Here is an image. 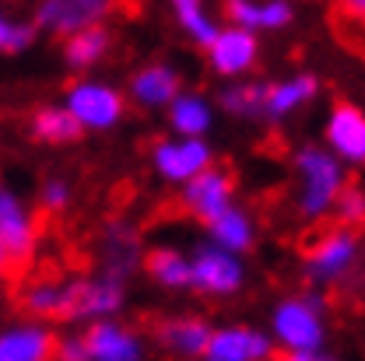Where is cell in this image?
Masks as SVG:
<instances>
[{
	"mask_svg": "<svg viewBox=\"0 0 365 361\" xmlns=\"http://www.w3.org/2000/svg\"><path fill=\"white\" fill-rule=\"evenodd\" d=\"M7 271H11V256H7V246L0 242V277H4Z\"/></svg>",
	"mask_w": 365,
	"mask_h": 361,
	"instance_id": "e575fe53",
	"label": "cell"
},
{
	"mask_svg": "<svg viewBox=\"0 0 365 361\" xmlns=\"http://www.w3.org/2000/svg\"><path fill=\"white\" fill-rule=\"evenodd\" d=\"M232 200H235V179L225 169L207 165L204 172H197L193 179L182 182V207H186V214H193L204 225L215 214H222Z\"/></svg>",
	"mask_w": 365,
	"mask_h": 361,
	"instance_id": "9c48e42d",
	"label": "cell"
},
{
	"mask_svg": "<svg viewBox=\"0 0 365 361\" xmlns=\"http://www.w3.org/2000/svg\"><path fill=\"white\" fill-rule=\"evenodd\" d=\"M53 361H88L85 337H56V351H53Z\"/></svg>",
	"mask_w": 365,
	"mask_h": 361,
	"instance_id": "1f68e13d",
	"label": "cell"
},
{
	"mask_svg": "<svg viewBox=\"0 0 365 361\" xmlns=\"http://www.w3.org/2000/svg\"><path fill=\"white\" fill-rule=\"evenodd\" d=\"M207 49V60H211V70L218 78H242L257 67L260 60V43H257V32L250 28H239V25H218L215 39L204 46Z\"/></svg>",
	"mask_w": 365,
	"mask_h": 361,
	"instance_id": "52a82bcc",
	"label": "cell"
},
{
	"mask_svg": "<svg viewBox=\"0 0 365 361\" xmlns=\"http://www.w3.org/2000/svg\"><path fill=\"white\" fill-rule=\"evenodd\" d=\"M140 267L155 284H162L169 291H190V256H182L180 249H173V246L148 249L140 256Z\"/></svg>",
	"mask_w": 365,
	"mask_h": 361,
	"instance_id": "d4e9b609",
	"label": "cell"
},
{
	"mask_svg": "<svg viewBox=\"0 0 365 361\" xmlns=\"http://www.w3.org/2000/svg\"><path fill=\"white\" fill-rule=\"evenodd\" d=\"M295 172H299V200L295 211L306 221H323L334 211L337 193L348 186L344 162L319 144H306L295 151Z\"/></svg>",
	"mask_w": 365,
	"mask_h": 361,
	"instance_id": "6da1fadb",
	"label": "cell"
},
{
	"mask_svg": "<svg viewBox=\"0 0 365 361\" xmlns=\"http://www.w3.org/2000/svg\"><path fill=\"white\" fill-rule=\"evenodd\" d=\"M330 214L337 218V225L362 228L365 225V189H359V186H344V189L337 193Z\"/></svg>",
	"mask_w": 365,
	"mask_h": 361,
	"instance_id": "f1b7e54d",
	"label": "cell"
},
{
	"mask_svg": "<svg viewBox=\"0 0 365 361\" xmlns=\"http://www.w3.org/2000/svg\"><path fill=\"white\" fill-rule=\"evenodd\" d=\"M0 351L7 361H53L56 351V333L39 323L29 326H11L0 333Z\"/></svg>",
	"mask_w": 365,
	"mask_h": 361,
	"instance_id": "ffe728a7",
	"label": "cell"
},
{
	"mask_svg": "<svg viewBox=\"0 0 365 361\" xmlns=\"http://www.w3.org/2000/svg\"><path fill=\"white\" fill-rule=\"evenodd\" d=\"M355 267H359V235L355 228L344 225L317 235L302 260V271L313 284H341L351 277Z\"/></svg>",
	"mask_w": 365,
	"mask_h": 361,
	"instance_id": "3957f363",
	"label": "cell"
},
{
	"mask_svg": "<svg viewBox=\"0 0 365 361\" xmlns=\"http://www.w3.org/2000/svg\"><path fill=\"white\" fill-rule=\"evenodd\" d=\"M0 242L7 246L11 263H25L36 253V221L7 186H0Z\"/></svg>",
	"mask_w": 365,
	"mask_h": 361,
	"instance_id": "9a60e30c",
	"label": "cell"
},
{
	"mask_svg": "<svg viewBox=\"0 0 365 361\" xmlns=\"http://www.w3.org/2000/svg\"><path fill=\"white\" fill-rule=\"evenodd\" d=\"M341 11H344L351 21L365 25V0H341Z\"/></svg>",
	"mask_w": 365,
	"mask_h": 361,
	"instance_id": "836d02e7",
	"label": "cell"
},
{
	"mask_svg": "<svg viewBox=\"0 0 365 361\" xmlns=\"http://www.w3.org/2000/svg\"><path fill=\"white\" fill-rule=\"evenodd\" d=\"M88 361H144V344L130 326H120L113 319H91V326L81 333Z\"/></svg>",
	"mask_w": 365,
	"mask_h": 361,
	"instance_id": "5bb4252c",
	"label": "cell"
},
{
	"mask_svg": "<svg viewBox=\"0 0 365 361\" xmlns=\"http://www.w3.org/2000/svg\"><path fill=\"white\" fill-rule=\"evenodd\" d=\"M151 165L165 182H186L207 165H215V151L204 137H169L158 140L151 151Z\"/></svg>",
	"mask_w": 365,
	"mask_h": 361,
	"instance_id": "8992f818",
	"label": "cell"
},
{
	"mask_svg": "<svg viewBox=\"0 0 365 361\" xmlns=\"http://www.w3.org/2000/svg\"><path fill=\"white\" fill-rule=\"evenodd\" d=\"M327 147L344 165H365V113L351 102H337L327 116Z\"/></svg>",
	"mask_w": 365,
	"mask_h": 361,
	"instance_id": "7c38bea8",
	"label": "cell"
},
{
	"mask_svg": "<svg viewBox=\"0 0 365 361\" xmlns=\"http://www.w3.org/2000/svg\"><path fill=\"white\" fill-rule=\"evenodd\" d=\"M207 235H211V242L215 246H222L228 253H246V249H253V242H257V225H253V218L242 211V207H235V204H228L222 214H215L211 221H207Z\"/></svg>",
	"mask_w": 365,
	"mask_h": 361,
	"instance_id": "603a6c76",
	"label": "cell"
},
{
	"mask_svg": "<svg viewBox=\"0 0 365 361\" xmlns=\"http://www.w3.org/2000/svg\"><path fill=\"white\" fill-rule=\"evenodd\" d=\"M319 95V78L317 74H292L284 81L267 85V102H264V116L281 123L288 116H295L299 109H306Z\"/></svg>",
	"mask_w": 365,
	"mask_h": 361,
	"instance_id": "d6986e66",
	"label": "cell"
},
{
	"mask_svg": "<svg viewBox=\"0 0 365 361\" xmlns=\"http://www.w3.org/2000/svg\"><path fill=\"white\" fill-rule=\"evenodd\" d=\"M271 361H334V358L323 355V347H317V351H281V355H271Z\"/></svg>",
	"mask_w": 365,
	"mask_h": 361,
	"instance_id": "d6a6232c",
	"label": "cell"
},
{
	"mask_svg": "<svg viewBox=\"0 0 365 361\" xmlns=\"http://www.w3.org/2000/svg\"><path fill=\"white\" fill-rule=\"evenodd\" d=\"M274 340L253 326H222L211 330V340L200 361H271Z\"/></svg>",
	"mask_w": 365,
	"mask_h": 361,
	"instance_id": "8fae6325",
	"label": "cell"
},
{
	"mask_svg": "<svg viewBox=\"0 0 365 361\" xmlns=\"http://www.w3.org/2000/svg\"><path fill=\"white\" fill-rule=\"evenodd\" d=\"M246 281V267L239 253H228L215 242H204L193 249L190 256V288L211 298H228L242 288Z\"/></svg>",
	"mask_w": 365,
	"mask_h": 361,
	"instance_id": "277c9868",
	"label": "cell"
},
{
	"mask_svg": "<svg viewBox=\"0 0 365 361\" xmlns=\"http://www.w3.org/2000/svg\"><path fill=\"white\" fill-rule=\"evenodd\" d=\"M29 134L46 147H67L85 137V127L71 116L67 105H39L29 120Z\"/></svg>",
	"mask_w": 365,
	"mask_h": 361,
	"instance_id": "44dd1931",
	"label": "cell"
},
{
	"mask_svg": "<svg viewBox=\"0 0 365 361\" xmlns=\"http://www.w3.org/2000/svg\"><path fill=\"white\" fill-rule=\"evenodd\" d=\"M127 302V284L116 277H78L71 281V319H106L116 316Z\"/></svg>",
	"mask_w": 365,
	"mask_h": 361,
	"instance_id": "30bf717a",
	"label": "cell"
},
{
	"mask_svg": "<svg viewBox=\"0 0 365 361\" xmlns=\"http://www.w3.org/2000/svg\"><path fill=\"white\" fill-rule=\"evenodd\" d=\"M21 309L36 319H71V281L53 284V281H39L29 284L21 295Z\"/></svg>",
	"mask_w": 365,
	"mask_h": 361,
	"instance_id": "484cf974",
	"label": "cell"
},
{
	"mask_svg": "<svg viewBox=\"0 0 365 361\" xmlns=\"http://www.w3.org/2000/svg\"><path fill=\"white\" fill-rule=\"evenodd\" d=\"M264 102H267V85L264 81L232 78V85L222 88V95H218V105L225 109L228 116H239V120H260L264 116Z\"/></svg>",
	"mask_w": 365,
	"mask_h": 361,
	"instance_id": "4316f807",
	"label": "cell"
},
{
	"mask_svg": "<svg viewBox=\"0 0 365 361\" xmlns=\"http://www.w3.org/2000/svg\"><path fill=\"white\" fill-rule=\"evenodd\" d=\"M109 11H113V0H39L32 25L49 36H71L78 28L102 25Z\"/></svg>",
	"mask_w": 365,
	"mask_h": 361,
	"instance_id": "ba28073f",
	"label": "cell"
},
{
	"mask_svg": "<svg viewBox=\"0 0 365 361\" xmlns=\"http://www.w3.org/2000/svg\"><path fill=\"white\" fill-rule=\"evenodd\" d=\"M36 25L32 21H18V18H4L0 14V53H25L36 39Z\"/></svg>",
	"mask_w": 365,
	"mask_h": 361,
	"instance_id": "f546056e",
	"label": "cell"
},
{
	"mask_svg": "<svg viewBox=\"0 0 365 361\" xmlns=\"http://www.w3.org/2000/svg\"><path fill=\"white\" fill-rule=\"evenodd\" d=\"M271 333L284 351H317L327 340L323 302L313 295L281 298L271 313Z\"/></svg>",
	"mask_w": 365,
	"mask_h": 361,
	"instance_id": "7a4b0ae2",
	"label": "cell"
},
{
	"mask_svg": "<svg viewBox=\"0 0 365 361\" xmlns=\"http://www.w3.org/2000/svg\"><path fill=\"white\" fill-rule=\"evenodd\" d=\"M0 361H7V358H4V351H0Z\"/></svg>",
	"mask_w": 365,
	"mask_h": 361,
	"instance_id": "d590c367",
	"label": "cell"
},
{
	"mask_svg": "<svg viewBox=\"0 0 365 361\" xmlns=\"http://www.w3.org/2000/svg\"><path fill=\"white\" fill-rule=\"evenodd\" d=\"M232 25L250 32H281L295 21V7L288 0H225Z\"/></svg>",
	"mask_w": 365,
	"mask_h": 361,
	"instance_id": "2e32d148",
	"label": "cell"
},
{
	"mask_svg": "<svg viewBox=\"0 0 365 361\" xmlns=\"http://www.w3.org/2000/svg\"><path fill=\"white\" fill-rule=\"evenodd\" d=\"M63 105L71 109V116L85 127V130H113L123 113H127V98L106 81H78L67 88Z\"/></svg>",
	"mask_w": 365,
	"mask_h": 361,
	"instance_id": "5b68a950",
	"label": "cell"
},
{
	"mask_svg": "<svg viewBox=\"0 0 365 361\" xmlns=\"http://www.w3.org/2000/svg\"><path fill=\"white\" fill-rule=\"evenodd\" d=\"M169 7H173V14H176L180 28L197 46H207L211 39H215L218 21L207 14V4H204V0H169Z\"/></svg>",
	"mask_w": 365,
	"mask_h": 361,
	"instance_id": "83f0119b",
	"label": "cell"
},
{
	"mask_svg": "<svg viewBox=\"0 0 365 361\" xmlns=\"http://www.w3.org/2000/svg\"><path fill=\"white\" fill-rule=\"evenodd\" d=\"M140 239L127 221H109L102 228V239H98V263L106 277H116V281H130L134 271L140 267Z\"/></svg>",
	"mask_w": 365,
	"mask_h": 361,
	"instance_id": "4fadbf2b",
	"label": "cell"
},
{
	"mask_svg": "<svg viewBox=\"0 0 365 361\" xmlns=\"http://www.w3.org/2000/svg\"><path fill=\"white\" fill-rule=\"evenodd\" d=\"M109 49H113V36L106 25H88L63 36V60L71 70H88L95 63H102Z\"/></svg>",
	"mask_w": 365,
	"mask_h": 361,
	"instance_id": "cb8c5ba5",
	"label": "cell"
},
{
	"mask_svg": "<svg viewBox=\"0 0 365 361\" xmlns=\"http://www.w3.org/2000/svg\"><path fill=\"white\" fill-rule=\"evenodd\" d=\"M71 197H74V189H71V182L67 179H46L43 189H39V204H43L46 211H67V204H71Z\"/></svg>",
	"mask_w": 365,
	"mask_h": 361,
	"instance_id": "4dcf8cb0",
	"label": "cell"
},
{
	"mask_svg": "<svg viewBox=\"0 0 365 361\" xmlns=\"http://www.w3.org/2000/svg\"><path fill=\"white\" fill-rule=\"evenodd\" d=\"M155 340L165 355L173 358H200L207 340H211V326L197 316H176V319H162L155 326Z\"/></svg>",
	"mask_w": 365,
	"mask_h": 361,
	"instance_id": "e0dca14e",
	"label": "cell"
},
{
	"mask_svg": "<svg viewBox=\"0 0 365 361\" xmlns=\"http://www.w3.org/2000/svg\"><path fill=\"white\" fill-rule=\"evenodd\" d=\"M130 98L140 109H165L182 91V78L169 63H144L140 70L130 74Z\"/></svg>",
	"mask_w": 365,
	"mask_h": 361,
	"instance_id": "ac0fdd59",
	"label": "cell"
},
{
	"mask_svg": "<svg viewBox=\"0 0 365 361\" xmlns=\"http://www.w3.org/2000/svg\"><path fill=\"white\" fill-rule=\"evenodd\" d=\"M169 127L180 137H207L215 127V105L204 95L193 91H180L169 105Z\"/></svg>",
	"mask_w": 365,
	"mask_h": 361,
	"instance_id": "7402d4cb",
	"label": "cell"
}]
</instances>
